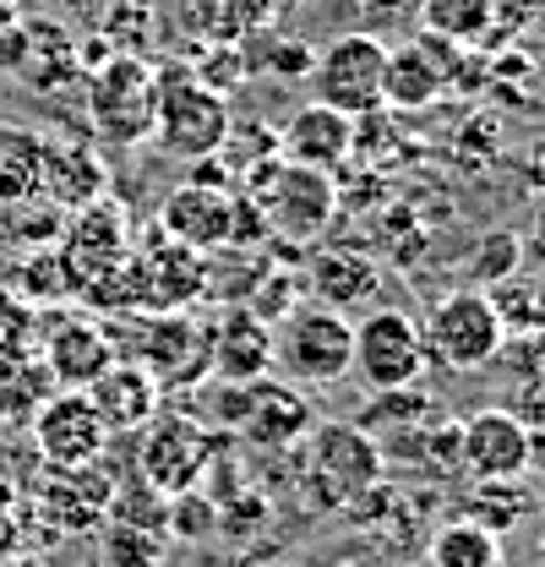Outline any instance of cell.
<instances>
[{
  "mask_svg": "<svg viewBox=\"0 0 545 567\" xmlns=\"http://www.w3.org/2000/svg\"><path fill=\"white\" fill-rule=\"evenodd\" d=\"M496 360L507 365V377H545V328L507 333V344H502Z\"/></svg>",
  "mask_w": 545,
  "mask_h": 567,
  "instance_id": "obj_33",
  "label": "cell"
},
{
  "mask_svg": "<svg viewBox=\"0 0 545 567\" xmlns=\"http://www.w3.org/2000/svg\"><path fill=\"white\" fill-rule=\"evenodd\" d=\"M17 300H28V306H44V300H71V279H66V262H61V251H33V257H22V268L11 274L6 284Z\"/></svg>",
  "mask_w": 545,
  "mask_h": 567,
  "instance_id": "obj_28",
  "label": "cell"
},
{
  "mask_svg": "<svg viewBox=\"0 0 545 567\" xmlns=\"http://www.w3.org/2000/svg\"><path fill=\"white\" fill-rule=\"evenodd\" d=\"M17 551V518H11V507L0 502V563Z\"/></svg>",
  "mask_w": 545,
  "mask_h": 567,
  "instance_id": "obj_40",
  "label": "cell"
},
{
  "mask_svg": "<svg viewBox=\"0 0 545 567\" xmlns=\"http://www.w3.org/2000/svg\"><path fill=\"white\" fill-rule=\"evenodd\" d=\"M535 557H541V567H545V524H541V535H535Z\"/></svg>",
  "mask_w": 545,
  "mask_h": 567,
  "instance_id": "obj_42",
  "label": "cell"
},
{
  "mask_svg": "<svg viewBox=\"0 0 545 567\" xmlns=\"http://www.w3.org/2000/svg\"><path fill=\"white\" fill-rule=\"evenodd\" d=\"M115 360H121L115 339L99 322H88V317H55V322H44V371H50L55 388H76L82 393Z\"/></svg>",
  "mask_w": 545,
  "mask_h": 567,
  "instance_id": "obj_15",
  "label": "cell"
},
{
  "mask_svg": "<svg viewBox=\"0 0 545 567\" xmlns=\"http://www.w3.org/2000/svg\"><path fill=\"white\" fill-rule=\"evenodd\" d=\"M175 22L197 44H240L246 39V22L235 17L229 0H175Z\"/></svg>",
  "mask_w": 545,
  "mask_h": 567,
  "instance_id": "obj_27",
  "label": "cell"
},
{
  "mask_svg": "<svg viewBox=\"0 0 545 567\" xmlns=\"http://www.w3.org/2000/svg\"><path fill=\"white\" fill-rule=\"evenodd\" d=\"M420 333H425L431 360L448 365V371H480L507 344V328H502V317H496L485 289H453V295L431 300Z\"/></svg>",
  "mask_w": 545,
  "mask_h": 567,
  "instance_id": "obj_4",
  "label": "cell"
},
{
  "mask_svg": "<svg viewBox=\"0 0 545 567\" xmlns=\"http://www.w3.org/2000/svg\"><path fill=\"white\" fill-rule=\"evenodd\" d=\"M502 410L518 415L524 425L545 421V377H507V388H502Z\"/></svg>",
  "mask_w": 545,
  "mask_h": 567,
  "instance_id": "obj_34",
  "label": "cell"
},
{
  "mask_svg": "<svg viewBox=\"0 0 545 567\" xmlns=\"http://www.w3.org/2000/svg\"><path fill=\"white\" fill-rule=\"evenodd\" d=\"M272 365L289 382H306V388L339 382L354 365V322L343 311H328V306H295L272 328Z\"/></svg>",
  "mask_w": 545,
  "mask_h": 567,
  "instance_id": "obj_3",
  "label": "cell"
},
{
  "mask_svg": "<svg viewBox=\"0 0 545 567\" xmlns=\"http://www.w3.org/2000/svg\"><path fill=\"white\" fill-rule=\"evenodd\" d=\"M132 289L142 311H186L207 295V262L203 251L169 240L153 229V240L132 251Z\"/></svg>",
  "mask_w": 545,
  "mask_h": 567,
  "instance_id": "obj_11",
  "label": "cell"
},
{
  "mask_svg": "<svg viewBox=\"0 0 545 567\" xmlns=\"http://www.w3.org/2000/svg\"><path fill=\"white\" fill-rule=\"evenodd\" d=\"M213 464H218V431L192 410H158L136 431V475L158 496L197 492Z\"/></svg>",
  "mask_w": 545,
  "mask_h": 567,
  "instance_id": "obj_2",
  "label": "cell"
},
{
  "mask_svg": "<svg viewBox=\"0 0 545 567\" xmlns=\"http://www.w3.org/2000/svg\"><path fill=\"white\" fill-rule=\"evenodd\" d=\"M28 442L50 470H82L99 464L110 447V431L99 421L93 399L76 388H50L33 410H28Z\"/></svg>",
  "mask_w": 545,
  "mask_h": 567,
  "instance_id": "obj_9",
  "label": "cell"
},
{
  "mask_svg": "<svg viewBox=\"0 0 545 567\" xmlns=\"http://www.w3.org/2000/svg\"><path fill=\"white\" fill-rule=\"evenodd\" d=\"M442 87H448V82H442V71L425 55L420 39L388 50V71H382V104H388V110H431V104L442 99Z\"/></svg>",
  "mask_w": 545,
  "mask_h": 567,
  "instance_id": "obj_20",
  "label": "cell"
},
{
  "mask_svg": "<svg viewBox=\"0 0 545 567\" xmlns=\"http://www.w3.org/2000/svg\"><path fill=\"white\" fill-rule=\"evenodd\" d=\"M169 535L153 524H132V518H104L99 535V567H164Z\"/></svg>",
  "mask_w": 545,
  "mask_h": 567,
  "instance_id": "obj_24",
  "label": "cell"
},
{
  "mask_svg": "<svg viewBox=\"0 0 545 567\" xmlns=\"http://www.w3.org/2000/svg\"><path fill=\"white\" fill-rule=\"evenodd\" d=\"M414 0H360V28L377 33V22H404Z\"/></svg>",
  "mask_w": 545,
  "mask_h": 567,
  "instance_id": "obj_35",
  "label": "cell"
},
{
  "mask_svg": "<svg viewBox=\"0 0 545 567\" xmlns=\"http://www.w3.org/2000/svg\"><path fill=\"white\" fill-rule=\"evenodd\" d=\"M240 431L263 447H289L311 431V410L300 404V393L289 382H246V410H240Z\"/></svg>",
  "mask_w": 545,
  "mask_h": 567,
  "instance_id": "obj_19",
  "label": "cell"
},
{
  "mask_svg": "<svg viewBox=\"0 0 545 567\" xmlns=\"http://www.w3.org/2000/svg\"><path fill=\"white\" fill-rule=\"evenodd\" d=\"M158 110V76L142 55H110L104 66L88 71V121L104 142H142L153 137Z\"/></svg>",
  "mask_w": 545,
  "mask_h": 567,
  "instance_id": "obj_7",
  "label": "cell"
},
{
  "mask_svg": "<svg viewBox=\"0 0 545 567\" xmlns=\"http://www.w3.org/2000/svg\"><path fill=\"white\" fill-rule=\"evenodd\" d=\"M371 436H399V431H420L425 425V393H414V388H393V393H377L366 410H360V421Z\"/></svg>",
  "mask_w": 545,
  "mask_h": 567,
  "instance_id": "obj_29",
  "label": "cell"
},
{
  "mask_svg": "<svg viewBox=\"0 0 545 567\" xmlns=\"http://www.w3.org/2000/svg\"><path fill=\"white\" fill-rule=\"evenodd\" d=\"M529 475L545 481V421L529 425Z\"/></svg>",
  "mask_w": 545,
  "mask_h": 567,
  "instance_id": "obj_39",
  "label": "cell"
},
{
  "mask_svg": "<svg viewBox=\"0 0 545 567\" xmlns=\"http://www.w3.org/2000/svg\"><path fill=\"white\" fill-rule=\"evenodd\" d=\"M218 529V502H213V492H181L164 502V535L169 540H207Z\"/></svg>",
  "mask_w": 545,
  "mask_h": 567,
  "instance_id": "obj_31",
  "label": "cell"
},
{
  "mask_svg": "<svg viewBox=\"0 0 545 567\" xmlns=\"http://www.w3.org/2000/svg\"><path fill=\"white\" fill-rule=\"evenodd\" d=\"M414 567H502V540L470 518H448L442 529H431Z\"/></svg>",
  "mask_w": 545,
  "mask_h": 567,
  "instance_id": "obj_22",
  "label": "cell"
},
{
  "mask_svg": "<svg viewBox=\"0 0 545 567\" xmlns=\"http://www.w3.org/2000/svg\"><path fill=\"white\" fill-rule=\"evenodd\" d=\"M414 11H420V33H436L464 50L496 39L502 28V0H414Z\"/></svg>",
  "mask_w": 545,
  "mask_h": 567,
  "instance_id": "obj_21",
  "label": "cell"
},
{
  "mask_svg": "<svg viewBox=\"0 0 545 567\" xmlns=\"http://www.w3.org/2000/svg\"><path fill=\"white\" fill-rule=\"evenodd\" d=\"M153 76H158V110H153V137H158V147L175 153V158H186V164L224 153L229 132H235L229 99L203 87L186 66H164V71H153Z\"/></svg>",
  "mask_w": 545,
  "mask_h": 567,
  "instance_id": "obj_1",
  "label": "cell"
},
{
  "mask_svg": "<svg viewBox=\"0 0 545 567\" xmlns=\"http://www.w3.org/2000/svg\"><path fill=\"white\" fill-rule=\"evenodd\" d=\"M431 365L425 350V333L420 322L399 311V306H371L360 322H354V377L371 388V393H393V388H414Z\"/></svg>",
  "mask_w": 545,
  "mask_h": 567,
  "instance_id": "obj_5",
  "label": "cell"
},
{
  "mask_svg": "<svg viewBox=\"0 0 545 567\" xmlns=\"http://www.w3.org/2000/svg\"><path fill=\"white\" fill-rule=\"evenodd\" d=\"M529 507H535V496L524 492L518 481H475V492H470V502H464L459 518H470V524L491 529V535L502 540Z\"/></svg>",
  "mask_w": 545,
  "mask_h": 567,
  "instance_id": "obj_26",
  "label": "cell"
},
{
  "mask_svg": "<svg viewBox=\"0 0 545 567\" xmlns=\"http://www.w3.org/2000/svg\"><path fill=\"white\" fill-rule=\"evenodd\" d=\"M88 399H93V410H99V421H104V431L110 436H136L142 425L158 415V382L136 365V360H115L93 388H82Z\"/></svg>",
  "mask_w": 545,
  "mask_h": 567,
  "instance_id": "obj_17",
  "label": "cell"
},
{
  "mask_svg": "<svg viewBox=\"0 0 545 567\" xmlns=\"http://www.w3.org/2000/svg\"><path fill=\"white\" fill-rule=\"evenodd\" d=\"M306 470H311V481H322L333 492V502H360L366 492L382 486L388 453L366 425L322 421L306 431Z\"/></svg>",
  "mask_w": 545,
  "mask_h": 567,
  "instance_id": "obj_10",
  "label": "cell"
},
{
  "mask_svg": "<svg viewBox=\"0 0 545 567\" xmlns=\"http://www.w3.org/2000/svg\"><path fill=\"white\" fill-rule=\"evenodd\" d=\"M158 235H169V240H181V246H192V251H203V257L224 251L229 235H235V192L197 186V181L175 186V192L158 203Z\"/></svg>",
  "mask_w": 545,
  "mask_h": 567,
  "instance_id": "obj_13",
  "label": "cell"
},
{
  "mask_svg": "<svg viewBox=\"0 0 545 567\" xmlns=\"http://www.w3.org/2000/svg\"><path fill=\"white\" fill-rule=\"evenodd\" d=\"M306 289L317 306L328 311H354V306H371L382 295V268L366 257V251H317L306 262Z\"/></svg>",
  "mask_w": 545,
  "mask_h": 567,
  "instance_id": "obj_18",
  "label": "cell"
},
{
  "mask_svg": "<svg viewBox=\"0 0 545 567\" xmlns=\"http://www.w3.org/2000/svg\"><path fill=\"white\" fill-rule=\"evenodd\" d=\"M240 55H246V71H257V76H272V82H295V76H311V50H306V39H289V33H268V28H257V33H246L240 39Z\"/></svg>",
  "mask_w": 545,
  "mask_h": 567,
  "instance_id": "obj_25",
  "label": "cell"
},
{
  "mask_svg": "<svg viewBox=\"0 0 545 567\" xmlns=\"http://www.w3.org/2000/svg\"><path fill=\"white\" fill-rule=\"evenodd\" d=\"M39 181L50 186V197L61 208H88V203L104 197V164L82 147H44V175Z\"/></svg>",
  "mask_w": 545,
  "mask_h": 567,
  "instance_id": "obj_23",
  "label": "cell"
},
{
  "mask_svg": "<svg viewBox=\"0 0 545 567\" xmlns=\"http://www.w3.org/2000/svg\"><path fill=\"white\" fill-rule=\"evenodd\" d=\"M33 354H39V311L17 300L11 289H0V365H17Z\"/></svg>",
  "mask_w": 545,
  "mask_h": 567,
  "instance_id": "obj_30",
  "label": "cell"
},
{
  "mask_svg": "<svg viewBox=\"0 0 545 567\" xmlns=\"http://www.w3.org/2000/svg\"><path fill=\"white\" fill-rule=\"evenodd\" d=\"M207 371L229 388H246L272 371V328L263 317H251L246 306H235L213 333H207Z\"/></svg>",
  "mask_w": 545,
  "mask_h": 567,
  "instance_id": "obj_16",
  "label": "cell"
},
{
  "mask_svg": "<svg viewBox=\"0 0 545 567\" xmlns=\"http://www.w3.org/2000/svg\"><path fill=\"white\" fill-rule=\"evenodd\" d=\"M464 425V475L470 481H524L529 475V425L518 415L480 410Z\"/></svg>",
  "mask_w": 545,
  "mask_h": 567,
  "instance_id": "obj_14",
  "label": "cell"
},
{
  "mask_svg": "<svg viewBox=\"0 0 545 567\" xmlns=\"http://www.w3.org/2000/svg\"><path fill=\"white\" fill-rule=\"evenodd\" d=\"M529 289H535V311H541V328H545V268L541 279H529Z\"/></svg>",
  "mask_w": 545,
  "mask_h": 567,
  "instance_id": "obj_41",
  "label": "cell"
},
{
  "mask_svg": "<svg viewBox=\"0 0 545 567\" xmlns=\"http://www.w3.org/2000/svg\"><path fill=\"white\" fill-rule=\"evenodd\" d=\"M229 6H235V17L246 22V33H257V28H272V17H278L284 0H229Z\"/></svg>",
  "mask_w": 545,
  "mask_h": 567,
  "instance_id": "obj_36",
  "label": "cell"
},
{
  "mask_svg": "<svg viewBox=\"0 0 545 567\" xmlns=\"http://www.w3.org/2000/svg\"><path fill=\"white\" fill-rule=\"evenodd\" d=\"M147 33H153V11L147 6H115L110 11V22H104V44H115V55H136L142 44H147Z\"/></svg>",
  "mask_w": 545,
  "mask_h": 567,
  "instance_id": "obj_32",
  "label": "cell"
},
{
  "mask_svg": "<svg viewBox=\"0 0 545 567\" xmlns=\"http://www.w3.org/2000/svg\"><path fill=\"white\" fill-rule=\"evenodd\" d=\"M513 22H518L535 44H545V0H518V6H513Z\"/></svg>",
  "mask_w": 545,
  "mask_h": 567,
  "instance_id": "obj_38",
  "label": "cell"
},
{
  "mask_svg": "<svg viewBox=\"0 0 545 567\" xmlns=\"http://www.w3.org/2000/svg\"><path fill=\"white\" fill-rule=\"evenodd\" d=\"M382 71H388V44L382 33H366V28H349L339 33L317 61H311V87H317V104H333L349 121H366L382 110Z\"/></svg>",
  "mask_w": 545,
  "mask_h": 567,
  "instance_id": "obj_6",
  "label": "cell"
},
{
  "mask_svg": "<svg viewBox=\"0 0 545 567\" xmlns=\"http://www.w3.org/2000/svg\"><path fill=\"white\" fill-rule=\"evenodd\" d=\"M251 203L268 218V235L284 240H317L339 218V181L328 169H306L278 158L263 186H251Z\"/></svg>",
  "mask_w": 545,
  "mask_h": 567,
  "instance_id": "obj_8",
  "label": "cell"
},
{
  "mask_svg": "<svg viewBox=\"0 0 545 567\" xmlns=\"http://www.w3.org/2000/svg\"><path fill=\"white\" fill-rule=\"evenodd\" d=\"M278 153H284L289 164H306V169H328V175H339L343 164L360 153V121H349L343 110L311 99V104H300V110L284 121Z\"/></svg>",
  "mask_w": 545,
  "mask_h": 567,
  "instance_id": "obj_12",
  "label": "cell"
},
{
  "mask_svg": "<svg viewBox=\"0 0 545 567\" xmlns=\"http://www.w3.org/2000/svg\"><path fill=\"white\" fill-rule=\"evenodd\" d=\"M524 251L545 268V192H541V203L529 208V224H524Z\"/></svg>",
  "mask_w": 545,
  "mask_h": 567,
  "instance_id": "obj_37",
  "label": "cell"
}]
</instances>
